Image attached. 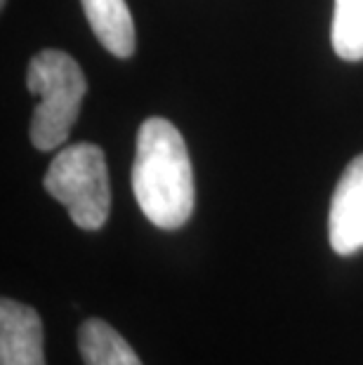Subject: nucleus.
Masks as SVG:
<instances>
[{
    "label": "nucleus",
    "mask_w": 363,
    "mask_h": 365,
    "mask_svg": "<svg viewBox=\"0 0 363 365\" xmlns=\"http://www.w3.org/2000/svg\"><path fill=\"white\" fill-rule=\"evenodd\" d=\"M137 205L153 227L180 229L194 212V170L187 142L165 118H146L137 132L133 163Z\"/></svg>",
    "instance_id": "obj_1"
},
{
    "label": "nucleus",
    "mask_w": 363,
    "mask_h": 365,
    "mask_svg": "<svg viewBox=\"0 0 363 365\" xmlns=\"http://www.w3.org/2000/svg\"><path fill=\"white\" fill-rule=\"evenodd\" d=\"M26 88L38 99L31 118V142L38 151L66 144L88 90L78 61L59 50L38 52L29 64Z\"/></svg>",
    "instance_id": "obj_2"
},
{
    "label": "nucleus",
    "mask_w": 363,
    "mask_h": 365,
    "mask_svg": "<svg viewBox=\"0 0 363 365\" xmlns=\"http://www.w3.org/2000/svg\"><path fill=\"white\" fill-rule=\"evenodd\" d=\"M45 191L68 210L76 227L85 231L102 229L111 210L104 151L83 142L61 149L45 175Z\"/></svg>",
    "instance_id": "obj_3"
},
{
    "label": "nucleus",
    "mask_w": 363,
    "mask_h": 365,
    "mask_svg": "<svg viewBox=\"0 0 363 365\" xmlns=\"http://www.w3.org/2000/svg\"><path fill=\"white\" fill-rule=\"evenodd\" d=\"M328 238L337 255L363 250V153L344 168L328 212Z\"/></svg>",
    "instance_id": "obj_4"
},
{
    "label": "nucleus",
    "mask_w": 363,
    "mask_h": 365,
    "mask_svg": "<svg viewBox=\"0 0 363 365\" xmlns=\"http://www.w3.org/2000/svg\"><path fill=\"white\" fill-rule=\"evenodd\" d=\"M0 365H45L41 316L7 297L0 302Z\"/></svg>",
    "instance_id": "obj_5"
},
{
    "label": "nucleus",
    "mask_w": 363,
    "mask_h": 365,
    "mask_svg": "<svg viewBox=\"0 0 363 365\" xmlns=\"http://www.w3.org/2000/svg\"><path fill=\"white\" fill-rule=\"evenodd\" d=\"M90 29L113 57L126 59L135 52V21L126 0H81Z\"/></svg>",
    "instance_id": "obj_6"
},
{
    "label": "nucleus",
    "mask_w": 363,
    "mask_h": 365,
    "mask_svg": "<svg viewBox=\"0 0 363 365\" xmlns=\"http://www.w3.org/2000/svg\"><path fill=\"white\" fill-rule=\"evenodd\" d=\"M78 349L85 365H142L135 349L102 318H90L81 325Z\"/></svg>",
    "instance_id": "obj_7"
},
{
    "label": "nucleus",
    "mask_w": 363,
    "mask_h": 365,
    "mask_svg": "<svg viewBox=\"0 0 363 365\" xmlns=\"http://www.w3.org/2000/svg\"><path fill=\"white\" fill-rule=\"evenodd\" d=\"M330 38L339 59H363V0H335Z\"/></svg>",
    "instance_id": "obj_8"
},
{
    "label": "nucleus",
    "mask_w": 363,
    "mask_h": 365,
    "mask_svg": "<svg viewBox=\"0 0 363 365\" xmlns=\"http://www.w3.org/2000/svg\"><path fill=\"white\" fill-rule=\"evenodd\" d=\"M0 5H5V0H0Z\"/></svg>",
    "instance_id": "obj_9"
}]
</instances>
